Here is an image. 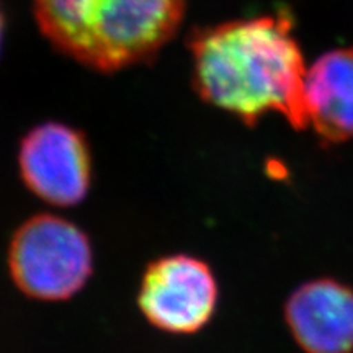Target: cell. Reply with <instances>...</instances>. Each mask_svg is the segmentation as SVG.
<instances>
[{
	"label": "cell",
	"mask_w": 353,
	"mask_h": 353,
	"mask_svg": "<svg viewBox=\"0 0 353 353\" xmlns=\"http://www.w3.org/2000/svg\"><path fill=\"white\" fill-rule=\"evenodd\" d=\"M19 164L26 187L51 205H79L90 188L87 141L65 125L44 123L30 131L21 141Z\"/></svg>",
	"instance_id": "obj_5"
},
{
	"label": "cell",
	"mask_w": 353,
	"mask_h": 353,
	"mask_svg": "<svg viewBox=\"0 0 353 353\" xmlns=\"http://www.w3.org/2000/svg\"><path fill=\"white\" fill-rule=\"evenodd\" d=\"M2 38H3V19H2V13H0V46H2Z\"/></svg>",
	"instance_id": "obj_8"
},
{
	"label": "cell",
	"mask_w": 353,
	"mask_h": 353,
	"mask_svg": "<svg viewBox=\"0 0 353 353\" xmlns=\"http://www.w3.org/2000/svg\"><path fill=\"white\" fill-rule=\"evenodd\" d=\"M8 265L13 281L30 298L64 301L92 275V245L70 221L38 214L21 224L12 239Z\"/></svg>",
	"instance_id": "obj_3"
},
{
	"label": "cell",
	"mask_w": 353,
	"mask_h": 353,
	"mask_svg": "<svg viewBox=\"0 0 353 353\" xmlns=\"http://www.w3.org/2000/svg\"><path fill=\"white\" fill-rule=\"evenodd\" d=\"M44 37L77 63L114 72L156 56L179 32L185 0H33Z\"/></svg>",
	"instance_id": "obj_2"
},
{
	"label": "cell",
	"mask_w": 353,
	"mask_h": 353,
	"mask_svg": "<svg viewBox=\"0 0 353 353\" xmlns=\"http://www.w3.org/2000/svg\"><path fill=\"white\" fill-rule=\"evenodd\" d=\"M286 324L306 353H350L353 350V290L321 278L291 294Z\"/></svg>",
	"instance_id": "obj_6"
},
{
	"label": "cell",
	"mask_w": 353,
	"mask_h": 353,
	"mask_svg": "<svg viewBox=\"0 0 353 353\" xmlns=\"http://www.w3.org/2000/svg\"><path fill=\"white\" fill-rule=\"evenodd\" d=\"M218 285L211 268L190 255H169L151 263L141 283L138 304L154 327L195 334L214 314Z\"/></svg>",
	"instance_id": "obj_4"
},
{
	"label": "cell",
	"mask_w": 353,
	"mask_h": 353,
	"mask_svg": "<svg viewBox=\"0 0 353 353\" xmlns=\"http://www.w3.org/2000/svg\"><path fill=\"white\" fill-rule=\"evenodd\" d=\"M304 105L322 143L353 138V48L325 52L306 70Z\"/></svg>",
	"instance_id": "obj_7"
},
{
	"label": "cell",
	"mask_w": 353,
	"mask_h": 353,
	"mask_svg": "<svg viewBox=\"0 0 353 353\" xmlns=\"http://www.w3.org/2000/svg\"><path fill=\"white\" fill-rule=\"evenodd\" d=\"M193 79L206 103L236 114L247 126L270 112L296 130L309 126L306 68L288 13L234 20L190 38Z\"/></svg>",
	"instance_id": "obj_1"
}]
</instances>
